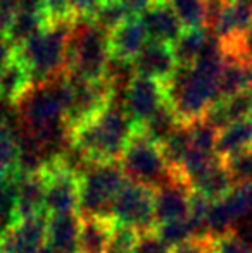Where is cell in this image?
Masks as SVG:
<instances>
[{
    "label": "cell",
    "mask_w": 252,
    "mask_h": 253,
    "mask_svg": "<svg viewBox=\"0 0 252 253\" xmlns=\"http://www.w3.org/2000/svg\"><path fill=\"white\" fill-rule=\"evenodd\" d=\"M252 26V5L242 2H226L211 28V35L221 43L242 38ZM207 28V30H209Z\"/></svg>",
    "instance_id": "7c38bea8"
},
{
    "label": "cell",
    "mask_w": 252,
    "mask_h": 253,
    "mask_svg": "<svg viewBox=\"0 0 252 253\" xmlns=\"http://www.w3.org/2000/svg\"><path fill=\"white\" fill-rule=\"evenodd\" d=\"M228 2H242V3H251L252 5V0H228Z\"/></svg>",
    "instance_id": "7bdbcfd3"
},
{
    "label": "cell",
    "mask_w": 252,
    "mask_h": 253,
    "mask_svg": "<svg viewBox=\"0 0 252 253\" xmlns=\"http://www.w3.org/2000/svg\"><path fill=\"white\" fill-rule=\"evenodd\" d=\"M111 50L109 33L92 19H74L67 40L64 73L76 80H104Z\"/></svg>",
    "instance_id": "7a4b0ae2"
},
{
    "label": "cell",
    "mask_w": 252,
    "mask_h": 253,
    "mask_svg": "<svg viewBox=\"0 0 252 253\" xmlns=\"http://www.w3.org/2000/svg\"><path fill=\"white\" fill-rule=\"evenodd\" d=\"M235 186V181L230 172L225 160H218L214 166H211L202 176H199L190 184V190L202 195L207 200H221L232 188Z\"/></svg>",
    "instance_id": "d6986e66"
},
{
    "label": "cell",
    "mask_w": 252,
    "mask_h": 253,
    "mask_svg": "<svg viewBox=\"0 0 252 253\" xmlns=\"http://www.w3.org/2000/svg\"><path fill=\"white\" fill-rule=\"evenodd\" d=\"M173 250L159 238L155 229L138 233L133 253H171Z\"/></svg>",
    "instance_id": "e575fe53"
},
{
    "label": "cell",
    "mask_w": 252,
    "mask_h": 253,
    "mask_svg": "<svg viewBox=\"0 0 252 253\" xmlns=\"http://www.w3.org/2000/svg\"><path fill=\"white\" fill-rule=\"evenodd\" d=\"M47 24L49 23L44 14H33V12L19 10V12L12 17V21H10L5 38L14 47V50H16L21 45L26 43L28 40H31L35 35L40 33Z\"/></svg>",
    "instance_id": "cb8c5ba5"
},
{
    "label": "cell",
    "mask_w": 252,
    "mask_h": 253,
    "mask_svg": "<svg viewBox=\"0 0 252 253\" xmlns=\"http://www.w3.org/2000/svg\"><path fill=\"white\" fill-rule=\"evenodd\" d=\"M154 229H155V233L159 234V238H161L171 250H175V248H178V247H182V245L195 240L194 231H192V227L187 219L157 224Z\"/></svg>",
    "instance_id": "83f0119b"
},
{
    "label": "cell",
    "mask_w": 252,
    "mask_h": 253,
    "mask_svg": "<svg viewBox=\"0 0 252 253\" xmlns=\"http://www.w3.org/2000/svg\"><path fill=\"white\" fill-rule=\"evenodd\" d=\"M125 183L119 160L90 164L80 176V215L111 219V207Z\"/></svg>",
    "instance_id": "277c9868"
},
{
    "label": "cell",
    "mask_w": 252,
    "mask_h": 253,
    "mask_svg": "<svg viewBox=\"0 0 252 253\" xmlns=\"http://www.w3.org/2000/svg\"><path fill=\"white\" fill-rule=\"evenodd\" d=\"M252 148V117L251 119L235 121L218 131L216 153L219 159L228 160L249 152Z\"/></svg>",
    "instance_id": "ac0fdd59"
},
{
    "label": "cell",
    "mask_w": 252,
    "mask_h": 253,
    "mask_svg": "<svg viewBox=\"0 0 252 253\" xmlns=\"http://www.w3.org/2000/svg\"><path fill=\"white\" fill-rule=\"evenodd\" d=\"M207 241H201V240H192L189 243L182 245V247L175 248L171 253H207Z\"/></svg>",
    "instance_id": "f35d334b"
},
{
    "label": "cell",
    "mask_w": 252,
    "mask_h": 253,
    "mask_svg": "<svg viewBox=\"0 0 252 253\" xmlns=\"http://www.w3.org/2000/svg\"><path fill=\"white\" fill-rule=\"evenodd\" d=\"M164 103H168L166 84L144 76H135L123 93V109L137 127L151 119Z\"/></svg>",
    "instance_id": "ba28073f"
},
{
    "label": "cell",
    "mask_w": 252,
    "mask_h": 253,
    "mask_svg": "<svg viewBox=\"0 0 252 253\" xmlns=\"http://www.w3.org/2000/svg\"><path fill=\"white\" fill-rule=\"evenodd\" d=\"M111 219L137 233L154 229V190L126 179L111 207Z\"/></svg>",
    "instance_id": "8992f818"
},
{
    "label": "cell",
    "mask_w": 252,
    "mask_h": 253,
    "mask_svg": "<svg viewBox=\"0 0 252 253\" xmlns=\"http://www.w3.org/2000/svg\"><path fill=\"white\" fill-rule=\"evenodd\" d=\"M209 38L207 28H187L171 45L178 66H192L204 50Z\"/></svg>",
    "instance_id": "603a6c76"
},
{
    "label": "cell",
    "mask_w": 252,
    "mask_h": 253,
    "mask_svg": "<svg viewBox=\"0 0 252 253\" xmlns=\"http://www.w3.org/2000/svg\"><path fill=\"white\" fill-rule=\"evenodd\" d=\"M140 19L147 30L149 40L159 43L173 45L185 30L168 2H154L142 14Z\"/></svg>",
    "instance_id": "4fadbf2b"
},
{
    "label": "cell",
    "mask_w": 252,
    "mask_h": 253,
    "mask_svg": "<svg viewBox=\"0 0 252 253\" xmlns=\"http://www.w3.org/2000/svg\"><path fill=\"white\" fill-rule=\"evenodd\" d=\"M230 172L233 176V181L237 183H246L252 186V148L249 152H244L233 159L225 160Z\"/></svg>",
    "instance_id": "d6a6232c"
},
{
    "label": "cell",
    "mask_w": 252,
    "mask_h": 253,
    "mask_svg": "<svg viewBox=\"0 0 252 253\" xmlns=\"http://www.w3.org/2000/svg\"><path fill=\"white\" fill-rule=\"evenodd\" d=\"M190 186L182 179H169L162 186L154 190V219L157 224L182 220L189 217Z\"/></svg>",
    "instance_id": "30bf717a"
},
{
    "label": "cell",
    "mask_w": 252,
    "mask_h": 253,
    "mask_svg": "<svg viewBox=\"0 0 252 253\" xmlns=\"http://www.w3.org/2000/svg\"><path fill=\"white\" fill-rule=\"evenodd\" d=\"M80 213L49 215L47 247L59 253H80Z\"/></svg>",
    "instance_id": "2e32d148"
},
{
    "label": "cell",
    "mask_w": 252,
    "mask_h": 253,
    "mask_svg": "<svg viewBox=\"0 0 252 253\" xmlns=\"http://www.w3.org/2000/svg\"><path fill=\"white\" fill-rule=\"evenodd\" d=\"M180 124H183V123L178 119L175 109H173L171 103L168 102V103H164L151 119L145 121V123L138 127V131H140L149 141H152V143L161 147V145L175 133V129Z\"/></svg>",
    "instance_id": "7402d4cb"
},
{
    "label": "cell",
    "mask_w": 252,
    "mask_h": 253,
    "mask_svg": "<svg viewBox=\"0 0 252 253\" xmlns=\"http://www.w3.org/2000/svg\"><path fill=\"white\" fill-rule=\"evenodd\" d=\"M40 253H59V252H55L54 248H50V247H45Z\"/></svg>",
    "instance_id": "b9f144b4"
},
{
    "label": "cell",
    "mask_w": 252,
    "mask_h": 253,
    "mask_svg": "<svg viewBox=\"0 0 252 253\" xmlns=\"http://www.w3.org/2000/svg\"><path fill=\"white\" fill-rule=\"evenodd\" d=\"M17 12H19V0H0V17L12 21Z\"/></svg>",
    "instance_id": "ab89813d"
},
{
    "label": "cell",
    "mask_w": 252,
    "mask_h": 253,
    "mask_svg": "<svg viewBox=\"0 0 252 253\" xmlns=\"http://www.w3.org/2000/svg\"><path fill=\"white\" fill-rule=\"evenodd\" d=\"M130 17H140L155 0H118Z\"/></svg>",
    "instance_id": "74e56055"
},
{
    "label": "cell",
    "mask_w": 252,
    "mask_h": 253,
    "mask_svg": "<svg viewBox=\"0 0 252 253\" xmlns=\"http://www.w3.org/2000/svg\"><path fill=\"white\" fill-rule=\"evenodd\" d=\"M102 0H69L76 19H92Z\"/></svg>",
    "instance_id": "8d00e7d4"
},
{
    "label": "cell",
    "mask_w": 252,
    "mask_h": 253,
    "mask_svg": "<svg viewBox=\"0 0 252 253\" xmlns=\"http://www.w3.org/2000/svg\"><path fill=\"white\" fill-rule=\"evenodd\" d=\"M221 200L228 209L230 215L235 222V227L252 217V186L249 184L237 183Z\"/></svg>",
    "instance_id": "4316f807"
},
{
    "label": "cell",
    "mask_w": 252,
    "mask_h": 253,
    "mask_svg": "<svg viewBox=\"0 0 252 253\" xmlns=\"http://www.w3.org/2000/svg\"><path fill=\"white\" fill-rule=\"evenodd\" d=\"M73 23L47 24L40 33L14 50V57L30 71L33 84H44L64 74L67 40Z\"/></svg>",
    "instance_id": "3957f363"
},
{
    "label": "cell",
    "mask_w": 252,
    "mask_h": 253,
    "mask_svg": "<svg viewBox=\"0 0 252 253\" xmlns=\"http://www.w3.org/2000/svg\"><path fill=\"white\" fill-rule=\"evenodd\" d=\"M189 126L190 136V148L202 153H216V140H218V131L207 124L204 119L195 121Z\"/></svg>",
    "instance_id": "f546056e"
},
{
    "label": "cell",
    "mask_w": 252,
    "mask_h": 253,
    "mask_svg": "<svg viewBox=\"0 0 252 253\" xmlns=\"http://www.w3.org/2000/svg\"><path fill=\"white\" fill-rule=\"evenodd\" d=\"M149 43V35L140 17H128L109 33L111 57L133 60Z\"/></svg>",
    "instance_id": "9a60e30c"
},
{
    "label": "cell",
    "mask_w": 252,
    "mask_h": 253,
    "mask_svg": "<svg viewBox=\"0 0 252 253\" xmlns=\"http://www.w3.org/2000/svg\"><path fill=\"white\" fill-rule=\"evenodd\" d=\"M137 238H138L137 231L125 226H116L111 238V243H109L105 253H133Z\"/></svg>",
    "instance_id": "836d02e7"
},
{
    "label": "cell",
    "mask_w": 252,
    "mask_h": 253,
    "mask_svg": "<svg viewBox=\"0 0 252 253\" xmlns=\"http://www.w3.org/2000/svg\"><path fill=\"white\" fill-rule=\"evenodd\" d=\"M133 67L137 76L161 81L166 84L178 69V62L171 45L149 40V43L133 59Z\"/></svg>",
    "instance_id": "8fae6325"
},
{
    "label": "cell",
    "mask_w": 252,
    "mask_h": 253,
    "mask_svg": "<svg viewBox=\"0 0 252 253\" xmlns=\"http://www.w3.org/2000/svg\"><path fill=\"white\" fill-rule=\"evenodd\" d=\"M128 17L130 16H128L125 7H123L118 0H102L99 9L95 10L92 21H94L97 26H101L104 31L111 33L112 30H116V28H118L123 21H126Z\"/></svg>",
    "instance_id": "f1b7e54d"
},
{
    "label": "cell",
    "mask_w": 252,
    "mask_h": 253,
    "mask_svg": "<svg viewBox=\"0 0 252 253\" xmlns=\"http://www.w3.org/2000/svg\"><path fill=\"white\" fill-rule=\"evenodd\" d=\"M14 59V47L7 42L5 37H0V73Z\"/></svg>",
    "instance_id": "60d3db41"
},
{
    "label": "cell",
    "mask_w": 252,
    "mask_h": 253,
    "mask_svg": "<svg viewBox=\"0 0 252 253\" xmlns=\"http://www.w3.org/2000/svg\"><path fill=\"white\" fill-rule=\"evenodd\" d=\"M252 88V66L237 53L225 52V64L219 74V98H230Z\"/></svg>",
    "instance_id": "e0dca14e"
},
{
    "label": "cell",
    "mask_w": 252,
    "mask_h": 253,
    "mask_svg": "<svg viewBox=\"0 0 252 253\" xmlns=\"http://www.w3.org/2000/svg\"><path fill=\"white\" fill-rule=\"evenodd\" d=\"M33 86L30 71L14 57L0 73V98L16 103Z\"/></svg>",
    "instance_id": "44dd1931"
},
{
    "label": "cell",
    "mask_w": 252,
    "mask_h": 253,
    "mask_svg": "<svg viewBox=\"0 0 252 253\" xmlns=\"http://www.w3.org/2000/svg\"><path fill=\"white\" fill-rule=\"evenodd\" d=\"M161 152L164 157L166 164H168L169 170L176 179H180V167H182L183 160H185L187 153L190 150V136H189V126L187 124H180L175 129V133L161 145Z\"/></svg>",
    "instance_id": "d4e9b609"
},
{
    "label": "cell",
    "mask_w": 252,
    "mask_h": 253,
    "mask_svg": "<svg viewBox=\"0 0 252 253\" xmlns=\"http://www.w3.org/2000/svg\"><path fill=\"white\" fill-rule=\"evenodd\" d=\"M114 227L109 217H81L80 253H105Z\"/></svg>",
    "instance_id": "ffe728a7"
},
{
    "label": "cell",
    "mask_w": 252,
    "mask_h": 253,
    "mask_svg": "<svg viewBox=\"0 0 252 253\" xmlns=\"http://www.w3.org/2000/svg\"><path fill=\"white\" fill-rule=\"evenodd\" d=\"M137 129L123 105L111 102L99 116L74 127L69 143L90 162H114L123 157Z\"/></svg>",
    "instance_id": "6da1fadb"
},
{
    "label": "cell",
    "mask_w": 252,
    "mask_h": 253,
    "mask_svg": "<svg viewBox=\"0 0 252 253\" xmlns=\"http://www.w3.org/2000/svg\"><path fill=\"white\" fill-rule=\"evenodd\" d=\"M126 179L144 184L152 190L173 179V172L166 164L159 145L149 141L140 131H135L125 153L119 159Z\"/></svg>",
    "instance_id": "5b68a950"
},
{
    "label": "cell",
    "mask_w": 252,
    "mask_h": 253,
    "mask_svg": "<svg viewBox=\"0 0 252 253\" xmlns=\"http://www.w3.org/2000/svg\"><path fill=\"white\" fill-rule=\"evenodd\" d=\"M47 213L21 219L0 238V253H40L47 247Z\"/></svg>",
    "instance_id": "9c48e42d"
},
{
    "label": "cell",
    "mask_w": 252,
    "mask_h": 253,
    "mask_svg": "<svg viewBox=\"0 0 252 253\" xmlns=\"http://www.w3.org/2000/svg\"><path fill=\"white\" fill-rule=\"evenodd\" d=\"M14 184H16V210L17 220L28 219L45 213V177L44 172L33 174H14Z\"/></svg>",
    "instance_id": "5bb4252c"
},
{
    "label": "cell",
    "mask_w": 252,
    "mask_h": 253,
    "mask_svg": "<svg viewBox=\"0 0 252 253\" xmlns=\"http://www.w3.org/2000/svg\"><path fill=\"white\" fill-rule=\"evenodd\" d=\"M45 177L44 210L47 215L80 213V177L54 159L42 169Z\"/></svg>",
    "instance_id": "52a82bcc"
},
{
    "label": "cell",
    "mask_w": 252,
    "mask_h": 253,
    "mask_svg": "<svg viewBox=\"0 0 252 253\" xmlns=\"http://www.w3.org/2000/svg\"><path fill=\"white\" fill-rule=\"evenodd\" d=\"M44 16L49 24H67L76 19L69 0H45Z\"/></svg>",
    "instance_id": "1f68e13d"
},
{
    "label": "cell",
    "mask_w": 252,
    "mask_h": 253,
    "mask_svg": "<svg viewBox=\"0 0 252 253\" xmlns=\"http://www.w3.org/2000/svg\"><path fill=\"white\" fill-rule=\"evenodd\" d=\"M19 162V126L0 127V179L12 177Z\"/></svg>",
    "instance_id": "484cf974"
},
{
    "label": "cell",
    "mask_w": 252,
    "mask_h": 253,
    "mask_svg": "<svg viewBox=\"0 0 252 253\" xmlns=\"http://www.w3.org/2000/svg\"><path fill=\"white\" fill-rule=\"evenodd\" d=\"M207 253H252V248L235 231L207 241Z\"/></svg>",
    "instance_id": "4dcf8cb0"
},
{
    "label": "cell",
    "mask_w": 252,
    "mask_h": 253,
    "mask_svg": "<svg viewBox=\"0 0 252 253\" xmlns=\"http://www.w3.org/2000/svg\"><path fill=\"white\" fill-rule=\"evenodd\" d=\"M221 45L225 52L237 53V55L244 57L252 66V26L242 38H239V40H235V42H230V43H221Z\"/></svg>",
    "instance_id": "d590c367"
}]
</instances>
